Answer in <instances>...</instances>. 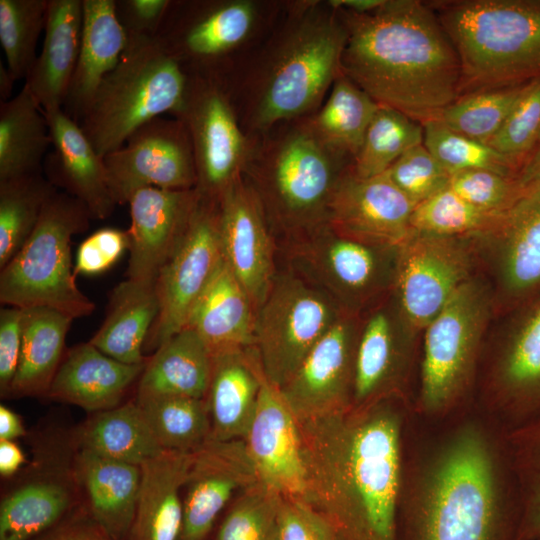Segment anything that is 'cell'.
<instances>
[{
  "label": "cell",
  "instance_id": "6da1fadb",
  "mask_svg": "<svg viewBox=\"0 0 540 540\" xmlns=\"http://www.w3.org/2000/svg\"><path fill=\"white\" fill-rule=\"evenodd\" d=\"M383 399L299 422L303 499L338 540H394L401 430L397 413Z\"/></svg>",
  "mask_w": 540,
  "mask_h": 540
},
{
  "label": "cell",
  "instance_id": "7a4b0ae2",
  "mask_svg": "<svg viewBox=\"0 0 540 540\" xmlns=\"http://www.w3.org/2000/svg\"><path fill=\"white\" fill-rule=\"evenodd\" d=\"M340 11L347 31L341 73L379 105L422 124L459 97V58L428 2L385 0L370 13Z\"/></svg>",
  "mask_w": 540,
  "mask_h": 540
},
{
  "label": "cell",
  "instance_id": "3957f363",
  "mask_svg": "<svg viewBox=\"0 0 540 540\" xmlns=\"http://www.w3.org/2000/svg\"><path fill=\"white\" fill-rule=\"evenodd\" d=\"M428 3L459 58V97L540 78V0Z\"/></svg>",
  "mask_w": 540,
  "mask_h": 540
},
{
  "label": "cell",
  "instance_id": "277c9868",
  "mask_svg": "<svg viewBox=\"0 0 540 540\" xmlns=\"http://www.w3.org/2000/svg\"><path fill=\"white\" fill-rule=\"evenodd\" d=\"M188 75L155 37L129 34L117 66L99 84L77 123L104 158L150 120L183 103Z\"/></svg>",
  "mask_w": 540,
  "mask_h": 540
},
{
  "label": "cell",
  "instance_id": "5b68a950",
  "mask_svg": "<svg viewBox=\"0 0 540 540\" xmlns=\"http://www.w3.org/2000/svg\"><path fill=\"white\" fill-rule=\"evenodd\" d=\"M424 487L418 540H495L498 480L481 432L471 427L458 432L435 460Z\"/></svg>",
  "mask_w": 540,
  "mask_h": 540
},
{
  "label": "cell",
  "instance_id": "8992f818",
  "mask_svg": "<svg viewBox=\"0 0 540 540\" xmlns=\"http://www.w3.org/2000/svg\"><path fill=\"white\" fill-rule=\"evenodd\" d=\"M92 219L77 198L57 192L19 252L0 271V301L19 308L48 307L71 318L90 315L94 303L78 288L71 239Z\"/></svg>",
  "mask_w": 540,
  "mask_h": 540
},
{
  "label": "cell",
  "instance_id": "52a82bcc",
  "mask_svg": "<svg viewBox=\"0 0 540 540\" xmlns=\"http://www.w3.org/2000/svg\"><path fill=\"white\" fill-rule=\"evenodd\" d=\"M346 38V27L333 11L302 10L258 86L253 127L267 130L315 107L341 73Z\"/></svg>",
  "mask_w": 540,
  "mask_h": 540
},
{
  "label": "cell",
  "instance_id": "ba28073f",
  "mask_svg": "<svg viewBox=\"0 0 540 540\" xmlns=\"http://www.w3.org/2000/svg\"><path fill=\"white\" fill-rule=\"evenodd\" d=\"M344 158L326 148L305 122L272 139L247 164L264 211L281 223L311 231L326 223L327 208L344 173Z\"/></svg>",
  "mask_w": 540,
  "mask_h": 540
},
{
  "label": "cell",
  "instance_id": "9c48e42d",
  "mask_svg": "<svg viewBox=\"0 0 540 540\" xmlns=\"http://www.w3.org/2000/svg\"><path fill=\"white\" fill-rule=\"evenodd\" d=\"M492 304L487 286L472 277L424 329L420 402L425 411L446 410L466 390Z\"/></svg>",
  "mask_w": 540,
  "mask_h": 540
},
{
  "label": "cell",
  "instance_id": "30bf717a",
  "mask_svg": "<svg viewBox=\"0 0 540 540\" xmlns=\"http://www.w3.org/2000/svg\"><path fill=\"white\" fill-rule=\"evenodd\" d=\"M344 312L320 287L293 275L275 277L254 329L266 379L282 387Z\"/></svg>",
  "mask_w": 540,
  "mask_h": 540
},
{
  "label": "cell",
  "instance_id": "8fae6325",
  "mask_svg": "<svg viewBox=\"0 0 540 540\" xmlns=\"http://www.w3.org/2000/svg\"><path fill=\"white\" fill-rule=\"evenodd\" d=\"M475 244L471 237L412 231L397 248L393 300L410 328L418 333L472 278Z\"/></svg>",
  "mask_w": 540,
  "mask_h": 540
},
{
  "label": "cell",
  "instance_id": "7c38bea8",
  "mask_svg": "<svg viewBox=\"0 0 540 540\" xmlns=\"http://www.w3.org/2000/svg\"><path fill=\"white\" fill-rule=\"evenodd\" d=\"M190 136L197 193L218 201L241 177L249 155L246 138L228 95L215 81L188 75L181 106L172 113Z\"/></svg>",
  "mask_w": 540,
  "mask_h": 540
},
{
  "label": "cell",
  "instance_id": "4fadbf2b",
  "mask_svg": "<svg viewBox=\"0 0 540 540\" xmlns=\"http://www.w3.org/2000/svg\"><path fill=\"white\" fill-rule=\"evenodd\" d=\"M221 261L218 201L199 195L180 241L156 278L159 314L144 348L157 349L186 327Z\"/></svg>",
  "mask_w": 540,
  "mask_h": 540
},
{
  "label": "cell",
  "instance_id": "5bb4252c",
  "mask_svg": "<svg viewBox=\"0 0 540 540\" xmlns=\"http://www.w3.org/2000/svg\"><path fill=\"white\" fill-rule=\"evenodd\" d=\"M108 183L117 205L144 187L195 189L196 170L189 133L177 119L156 117L136 129L104 157Z\"/></svg>",
  "mask_w": 540,
  "mask_h": 540
},
{
  "label": "cell",
  "instance_id": "9a60e30c",
  "mask_svg": "<svg viewBox=\"0 0 540 540\" xmlns=\"http://www.w3.org/2000/svg\"><path fill=\"white\" fill-rule=\"evenodd\" d=\"M297 251L312 279L344 310H358L392 287L397 248L365 243L326 223L311 230Z\"/></svg>",
  "mask_w": 540,
  "mask_h": 540
},
{
  "label": "cell",
  "instance_id": "2e32d148",
  "mask_svg": "<svg viewBox=\"0 0 540 540\" xmlns=\"http://www.w3.org/2000/svg\"><path fill=\"white\" fill-rule=\"evenodd\" d=\"M361 324L345 311L279 391L298 422L353 406L355 355Z\"/></svg>",
  "mask_w": 540,
  "mask_h": 540
},
{
  "label": "cell",
  "instance_id": "e0dca14e",
  "mask_svg": "<svg viewBox=\"0 0 540 540\" xmlns=\"http://www.w3.org/2000/svg\"><path fill=\"white\" fill-rule=\"evenodd\" d=\"M414 207L385 173L361 178L349 165L330 198L326 224L344 236L398 248L413 231Z\"/></svg>",
  "mask_w": 540,
  "mask_h": 540
},
{
  "label": "cell",
  "instance_id": "ac0fdd59",
  "mask_svg": "<svg viewBox=\"0 0 540 540\" xmlns=\"http://www.w3.org/2000/svg\"><path fill=\"white\" fill-rule=\"evenodd\" d=\"M218 232L222 258L257 312L276 277L273 243L262 203L241 177L218 200Z\"/></svg>",
  "mask_w": 540,
  "mask_h": 540
},
{
  "label": "cell",
  "instance_id": "d6986e66",
  "mask_svg": "<svg viewBox=\"0 0 540 540\" xmlns=\"http://www.w3.org/2000/svg\"><path fill=\"white\" fill-rule=\"evenodd\" d=\"M492 253L497 300L514 310L540 295V191L526 194L484 234Z\"/></svg>",
  "mask_w": 540,
  "mask_h": 540
},
{
  "label": "cell",
  "instance_id": "ffe728a7",
  "mask_svg": "<svg viewBox=\"0 0 540 540\" xmlns=\"http://www.w3.org/2000/svg\"><path fill=\"white\" fill-rule=\"evenodd\" d=\"M243 441L260 483L283 497L303 498L306 468L300 425L279 388L266 377Z\"/></svg>",
  "mask_w": 540,
  "mask_h": 540
},
{
  "label": "cell",
  "instance_id": "44dd1931",
  "mask_svg": "<svg viewBox=\"0 0 540 540\" xmlns=\"http://www.w3.org/2000/svg\"><path fill=\"white\" fill-rule=\"evenodd\" d=\"M255 20L248 1L193 4L181 9L173 1L156 38L184 70L187 64L207 66L236 48Z\"/></svg>",
  "mask_w": 540,
  "mask_h": 540
},
{
  "label": "cell",
  "instance_id": "7402d4cb",
  "mask_svg": "<svg viewBox=\"0 0 540 540\" xmlns=\"http://www.w3.org/2000/svg\"><path fill=\"white\" fill-rule=\"evenodd\" d=\"M198 197L195 189L157 187H144L130 196L127 279L155 284L187 227Z\"/></svg>",
  "mask_w": 540,
  "mask_h": 540
},
{
  "label": "cell",
  "instance_id": "603a6c76",
  "mask_svg": "<svg viewBox=\"0 0 540 540\" xmlns=\"http://www.w3.org/2000/svg\"><path fill=\"white\" fill-rule=\"evenodd\" d=\"M257 482L243 439L210 438L194 452L179 540H203L232 496Z\"/></svg>",
  "mask_w": 540,
  "mask_h": 540
},
{
  "label": "cell",
  "instance_id": "cb8c5ba5",
  "mask_svg": "<svg viewBox=\"0 0 540 540\" xmlns=\"http://www.w3.org/2000/svg\"><path fill=\"white\" fill-rule=\"evenodd\" d=\"M45 114L53 148L44 160L48 180L80 200L92 218H108L117 204L109 187L104 158L63 109Z\"/></svg>",
  "mask_w": 540,
  "mask_h": 540
},
{
  "label": "cell",
  "instance_id": "d4e9b609",
  "mask_svg": "<svg viewBox=\"0 0 540 540\" xmlns=\"http://www.w3.org/2000/svg\"><path fill=\"white\" fill-rule=\"evenodd\" d=\"M394 300L376 309L361 325L354 368L353 406H364L394 387L416 336Z\"/></svg>",
  "mask_w": 540,
  "mask_h": 540
},
{
  "label": "cell",
  "instance_id": "484cf974",
  "mask_svg": "<svg viewBox=\"0 0 540 540\" xmlns=\"http://www.w3.org/2000/svg\"><path fill=\"white\" fill-rule=\"evenodd\" d=\"M145 365L122 363L82 343L66 353L46 395L89 412L109 410L119 405Z\"/></svg>",
  "mask_w": 540,
  "mask_h": 540
},
{
  "label": "cell",
  "instance_id": "4316f807",
  "mask_svg": "<svg viewBox=\"0 0 540 540\" xmlns=\"http://www.w3.org/2000/svg\"><path fill=\"white\" fill-rule=\"evenodd\" d=\"M82 0H49L41 51L25 79L45 113L62 109L81 45Z\"/></svg>",
  "mask_w": 540,
  "mask_h": 540
},
{
  "label": "cell",
  "instance_id": "83f0119b",
  "mask_svg": "<svg viewBox=\"0 0 540 540\" xmlns=\"http://www.w3.org/2000/svg\"><path fill=\"white\" fill-rule=\"evenodd\" d=\"M212 375L205 398L211 438L244 439L265 377L254 347L212 356Z\"/></svg>",
  "mask_w": 540,
  "mask_h": 540
},
{
  "label": "cell",
  "instance_id": "f1b7e54d",
  "mask_svg": "<svg viewBox=\"0 0 540 540\" xmlns=\"http://www.w3.org/2000/svg\"><path fill=\"white\" fill-rule=\"evenodd\" d=\"M494 383L520 412L540 411V295L514 309L498 351Z\"/></svg>",
  "mask_w": 540,
  "mask_h": 540
},
{
  "label": "cell",
  "instance_id": "f546056e",
  "mask_svg": "<svg viewBox=\"0 0 540 540\" xmlns=\"http://www.w3.org/2000/svg\"><path fill=\"white\" fill-rule=\"evenodd\" d=\"M82 7L80 52L62 108L76 122L104 77L119 63L129 41L115 0H82Z\"/></svg>",
  "mask_w": 540,
  "mask_h": 540
},
{
  "label": "cell",
  "instance_id": "4dcf8cb0",
  "mask_svg": "<svg viewBox=\"0 0 540 540\" xmlns=\"http://www.w3.org/2000/svg\"><path fill=\"white\" fill-rule=\"evenodd\" d=\"M255 318L248 293L222 258L186 326L202 338L213 356L253 347Z\"/></svg>",
  "mask_w": 540,
  "mask_h": 540
},
{
  "label": "cell",
  "instance_id": "1f68e13d",
  "mask_svg": "<svg viewBox=\"0 0 540 540\" xmlns=\"http://www.w3.org/2000/svg\"><path fill=\"white\" fill-rule=\"evenodd\" d=\"M194 452L164 451L141 466V482L132 540H179L183 502L181 488L188 481Z\"/></svg>",
  "mask_w": 540,
  "mask_h": 540
},
{
  "label": "cell",
  "instance_id": "d6a6232c",
  "mask_svg": "<svg viewBox=\"0 0 540 540\" xmlns=\"http://www.w3.org/2000/svg\"><path fill=\"white\" fill-rule=\"evenodd\" d=\"M76 474L100 531L112 540H120L130 533L141 467L81 449L76 458Z\"/></svg>",
  "mask_w": 540,
  "mask_h": 540
},
{
  "label": "cell",
  "instance_id": "836d02e7",
  "mask_svg": "<svg viewBox=\"0 0 540 540\" xmlns=\"http://www.w3.org/2000/svg\"><path fill=\"white\" fill-rule=\"evenodd\" d=\"M213 357L202 338L185 327L162 345L146 362L137 397L183 396L205 399Z\"/></svg>",
  "mask_w": 540,
  "mask_h": 540
},
{
  "label": "cell",
  "instance_id": "e575fe53",
  "mask_svg": "<svg viewBox=\"0 0 540 540\" xmlns=\"http://www.w3.org/2000/svg\"><path fill=\"white\" fill-rule=\"evenodd\" d=\"M158 314L155 284L126 279L112 291L107 316L89 342L122 363L144 364L143 349Z\"/></svg>",
  "mask_w": 540,
  "mask_h": 540
},
{
  "label": "cell",
  "instance_id": "d590c367",
  "mask_svg": "<svg viewBox=\"0 0 540 540\" xmlns=\"http://www.w3.org/2000/svg\"><path fill=\"white\" fill-rule=\"evenodd\" d=\"M22 309L20 360L8 392L17 396L46 395L63 360L73 318L48 307Z\"/></svg>",
  "mask_w": 540,
  "mask_h": 540
},
{
  "label": "cell",
  "instance_id": "8d00e7d4",
  "mask_svg": "<svg viewBox=\"0 0 540 540\" xmlns=\"http://www.w3.org/2000/svg\"><path fill=\"white\" fill-rule=\"evenodd\" d=\"M52 147L47 116L26 85L0 102V181L41 173Z\"/></svg>",
  "mask_w": 540,
  "mask_h": 540
},
{
  "label": "cell",
  "instance_id": "74e56055",
  "mask_svg": "<svg viewBox=\"0 0 540 540\" xmlns=\"http://www.w3.org/2000/svg\"><path fill=\"white\" fill-rule=\"evenodd\" d=\"M79 439L81 449L140 467L166 451L136 401L96 413L83 426Z\"/></svg>",
  "mask_w": 540,
  "mask_h": 540
},
{
  "label": "cell",
  "instance_id": "f35d334b",
  "mask_svg": "<svg viewBox=\"0 0 540 540\" xmlns=\"http://www.w3.org/2000/svg\"><path fill=\"white\" fill-rule=\"evenodd\" d=\"M378 107L376 101L340 73L322 109L305 124L326 148L353 160Z\"/></svg>",
  "mask_w": 540,
  "mask_h": 540
},
{
  "label": "cell",
  "instance_id": "ab89813d",
  "mask_svg": "<svg viewBox=\"0 0 540 540\" xmlns=\"http://www.w3.org/2000/svg\"><path fill=\"white\" fill-rule=\"evenodd\" d=\"M72 501L68 485L39 479L19 486L0 506V540H30L53 526Z\"/></svg>",
  "mask_w": 540,
  "mask_h": 540
},
{
  "label": "cell",
  "instance_id": "60d3db41",
  "mask_svg": "<svg viewBox=\"0 0 540 540\" xmlns=\"http://www.w3.org/2000/svg\"><path fill=\"white\" fill-rule=\"evenodd\" d=\"M159 445L166 451L193 453L211 438L205 399L183 396L136 397Z\"/></svg>",
  "mask_w": 540,
  "mask_h": 540
},
{
  "label": "cell",
  "instance_id": "b9f144b4",
  "mask_svg": "<svg viewBox=\"0 0 540 540\" xmlns=\"http://www.w3.org/2000/svg\"><path fill=\"white\" fill-rule=\"evenodd\" d=\"M55 191L41 173L0 181V268L23 247Z\"/></svg>",
  "mask_w": 540,
  "mask_h": 540
},
{
  "label": "cell",
  "instance_id": "7bdbcfd3",
  "mask_svg": "<svg viewBox=\"0 0 540 540\" xmlns=\"http://www.w3.org/2000/svg\"><path fill=\"white\" fill-rule=\"evenodd\" d=\"M421 144L423 126L420 122L379 105L350 169L361 178L381 175L403 154Z\"/></svg>",
  "mask_w": 540,
  "mask_h": 540
},
{
  "label": "cell",
  "instance_id": "ee69618b",
  "mask_svg": "<svg viewBox=\"0 0 540 540\" xmlns=\"http://www.w3.org/2000/svg\"><path fill=\"white\" fill-rule=\"evenodd\" d=\"M525 84L458 97L436 119L451 130L487 144L498 132Z\"/></svg>",
  "mask_w": 540,
  "mask_h": 540
},
{
  "label": "cell",
  "instance_id": "f6af8a7d",
  "mask_svg": "<svg viewBox=\"0 0 540 540\" xmlns=\"http://www.w3.org/2000/svg\"><path fill=\"white\" fill-rule=\"evenodd\" d=\"M49 0H0V43L6 66L17 80L26 79L45 29Z\"/></svg>",
  "mask_w": 540,
  "mask_h": 540
},
{
  "label": "cell",
  "instance_id": "bcb514c9",
  "mask_svg": "<svg viewBox=\"0 0 540 540\" xmlns=\"http://www.w3.org/2000/svg\"><path fill=\"white\" fill-rule=\"evenodd\" d=\"M503 214L478 208L447 187L414 207L410 226L422 233L476 237L487 232Z\"/></svg>",
  "mask_w": 540,
  "mask_h": 540
},
{
  "label": "cell",
  "instance_id": "7dc6e473",
  "mask_svg": "<svg viewBox=\"0 0 540 540\" xmlns=\"http://www.w3.org/2000/svg\"><path fill=\"white\" fill-rule=\"evenodd\" d=\"M422 126L423 145L450 174L485 169L516 177L512 163L487 144L451 130L438 119L428 120Z\"/></svg>",
  "mask_w": 540,
  "mask_h": 540
},
{
  "label": "cell",
  "instance_id": "c3c4849f",
  "mask_svg": "<svg viewBox=\"0 0 540 540\" xmlns=\"http://www.w3.org/2000/svg\"><path fill=\"white\" fill-rule=\"evenodd\" d=\"M282 498L260 482L239 493L217 540H279Z\"/></svg>",
  "mask_w": 540,
  "mask_h": 540
},
{
  "label": "cell",
  "instance_id": "681fc988",
  "mask_svg": "<svg viewBox=\"0 0 540 540\" xmlns=\"http://www.w3.org/2000/svg\"><path fill=\"white\" fill-rule=\"evenodd\" d=\"M539 140L540 78H537L526 83L502 126L487 145L509 160L518 171Z\"/></svg>",
  "mask_w": 540,
  "mask_h": 540
},
{
  "label": "cell",
  "instance_id": "f907efd6",
  "mask_svg": "<svg viewBox=\"0 0 540 540\" xmlns=\"http://www.w3.org/2000/svg\"><path fill=\"white\" fill-rule=\"evenodd\" d=\"M385 174L415 206L449 187L451 175L423 144L403 154Z\"/></svg>",
  "mask_w": 540,
  "mask_h": 540
},
{
  "label": "cell",
  "instance_id": "816d5d0a",
  "mask_svg": "<svg viewBox=\"0 0 540 540\" xmlns=\"http://www.w3.org/2000/svg\"><path fill=\"white\" fill-rule=\"evenodd\" d=\"M449 188L474 206L494 213H505L524 196L516 177L485 169L452 173Z\"/></svg>",
  "mask_w": 540,
  "mask_h": 540
},
{
  "label": "cell",
  "instance_id": "f5cc1de1",
  "mask_svg": "<svg viewBox=\"0 0 540 540\" xmlns=\"http://www.w3.org/2000/svg\"><path fill=\"white\" fill-rule=\"evenodd\" d=\"M129 250L127 230L106 227L95 231L77 249L75 275H97L110 269Z\"/></svg>",
  "mask_w": 540,
  "mask_h": 540
},
{
  "label": "cell",
  "instance_id": "db71d44e",
  "mask_svg": "<svg viewBox=\"0 0 540 540\" xmlns=\"http://www.w3.org/2000/svg\"><path fill=\"white\" fill-rule=\"evenodd\" d=\"M279 540H338L329 522L301 497H283Z\"/></svg>",
  "mask_w": 540,
  "mask_h": 540
},
{
  "label": "cell",
  "instance_id": "11a10c76",
  "mask_svg": "<svg viewBox=\"0 0 540 540\" xmlns=\"http://www.w3.org/2000/svg\"><path fill=\"white\" fill-rule=\"evenodd\" d=\"M23 309L8 306L0 310V387L7 393L16 375L23 336Z\"/></svg>",
  "mask_w": 540,
  "mask_h": 540
},
{
  "label": "cell",
  "instance_id": "9f6ffc18",
  "mask_svg": "<svg viewBox=\"0 0 540 540\" xmlns=\"http://www.w3.org/2000/svg\"><path fill=\"white\" fill-rule=\"evenodd\" d=\"M171 3L170 0H119L115 6L128 34L155 37Z\"/></svg>",
  "mask_w": 540,
  "mask_h": 540
},
{
  "label": "cell",
  "instance_id": "6f0895ef",
  "mask_svg": "<svg viewBox=\"0 0 540 540\" xmlns=\"http://www.w3.org/2000/svg\"><path fill=\"white\" fill-rule=\"evenodd\" d=\"M536 455L535 474L532 478L527 509L520 531V537L525 540L540 537V440L537 443Z\"/></svg>",
  "mask_w": 540,
  "mask_h": 540
},
{
  "label": "cell",
  "instance_id": "680465c9",
  "mask_svg": "<svg viewBox=\"0 0 540 540\" xmlns=\"http://www.w3.org/2000/svg\"><path fill=\"white\" fill-rule=\"evenodd\" d=\"M516 180L523 195L540 191V140L518 169Z\"/></svg>",
  "mask_w": 540,
  "mask_h": 540
},
{
  "label": "cell",
  "instance_id": "91938a15",
  "mask_svg": "<svg viewBox=\"0 0 540 540\" xmlns=\"http://www.w3.org/2000/svg\"><path fill=\"white\" fill-rule=\"evenodd\" d=\"M24 462V453L14 441L0 440V473L2 476L13 475Z\"/></svg>",
  "mask_w": 540,
  "mask_h": 540
},
{
  "label": "cell",
  "instance_id": "94428289",
  "mask_svg": "<svg viewBox=\"0 0 540 540\" xmlns=\"http://www.w3.org/2000/svg\"><path fill=\"white\" fill-rule=\"evenodd\" d=\"M25 434L19 416L7 408L0 406V440L14 441Z\"/></svg>",
  "mask_w": 540,
  "mask_h": 540
},
{
  "label": "cell",
  "instance_id": "6125c7cd",
  "mask_svg": "<svg viewBox=\"0 0 540 540\" xmlns=\"http://www.w3.org/2000/svg\"><path fill=\"white\" fill-rule=\"evenodd\" d=\"M329 3L336 10L365 14L380 8L385 3V0H333Z\"/></svg>",
  "mask_w": 540,
  "mask_h": 540
},
{
  "label": "cell",
  "instance_id": "be15d7a7",
  "mask_svg": "<svg viewBox=\"0 0 540 540\" xmlns=\"http://www.w3.org/2000/svg\"><path fill=\"white\" fill-rule=\"evenodd\" d=\"M16 79L8 70L7 66L0 61V102H5L11 99L14 82Z\"/></svg>",
  "mask_w": 540,
  "mask_h": 540
},
{
  "label": "cell",
  "instance_id": "e7e4bbea",
  "mask_svg": "<svg viewBox=\"0 0 540 540\" xmlns=\"http://www.w3.org/2000/svg\"><path fill=\"white\" fill-rule=\"evenodd\" d=\"M66 540H112L101 531L69 530Z\"/></svg>",
  "mask_w": 540,
  "mask_h": 540
},
{
  "label": "cell",
  "instance_id": "03108f58",
  "mask_svg": "<svg viewBox=\"0 0 540 540\" xmlns=\"http://www.w3.org/2000/svg\"><path fill=\"white\" fill-rule=\"evenodd\" d=\"M69 530L60 529L42 540H66Z\"/></svg>",
  "mask_w": 540,
  "mask_h": 540
}]
</instances>
